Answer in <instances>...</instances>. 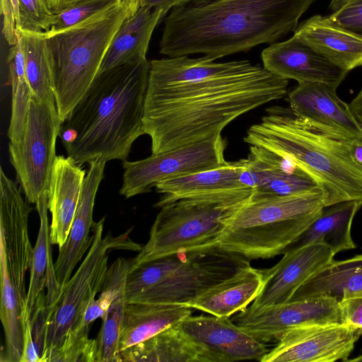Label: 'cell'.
<instances>
[{"mask_svg":"<svg viewBox=\"0 0 362 362\" xmlns=\"http://www.w3.org/2000/svg\"><path fill=\"white\" fill-rule=\"evenodd\" d=\"M288 84L248 60L177 83L148 81L143 122L151 153L221 134L238 117L284 98Z\"/></svg>","mask_w":362,"mask_h":362,"instance_id":"obj_1","label":"cell"},{"mask_svg":"<svg viewBox=\"0 0 362 362\" xmlns=\"http://www.w3.org/2000/svg\"><path fill=\"white\" fill-rule=\"evenodd\" d=\"M316 0H190L165 20L159 52L214 59L272 44L294 32Z\"/></svg>","mask_w":362,"mask_h":362,"instance_id":"obj_2","label":"cell"},{"mask_svg":"<svg viewBox=\"0 0 362 362\" xmlns=\"http://www.w3.org/2000/svg\"><path fill=\"white\" fill-rule=\"evenodd\" d=\"M150 62L100 72L62 122L59 138L68 156L82 165L95 159L127 160L144 131Z\"/></svg>","mask_w":362,"mask_h":362,"instance_id":"obj_3","label":"cell"},{"mask_svg":"<svg viewBox=\"0 0 362 362\" xmlns=\"http://www.w3.org/2000/svg\"><path fill=\"white\" fill-rule=\"evenodd\" d=\"M352 139L281 106L267 108L244 137L250 146L271 151L309 175L322 191L325 206L346 201L362 204V166L351 153Z\"/></svg>","mask_w":362,"mask_h":362,"instance_id":"obj_4","label":"cell"},{"mask_svg":"<svg viewBox=\"0 0 362 362\" xmlns=\"http://www.w3.org/2000/svg\"><path fill=\"white\" fill-rule=\"evenodd\" d=\"M139 6V0H113L103 9L74 25L43 32L55 104L62 122L99 74L122 24Z\"/></svg>","mask_w":362,"mask_h":362,"instance_id":"obj_5","label":"cell"},{"mask_svg":"<svg viewBox=\"0 0 362 362\" xmlns=\"http://www.w3.org/2000/svg\"><path fill=\"white\" fill-rule=\"evenodd\" d=\"M325 207L320 189L250 198L230 218L219 241L223 249L249 259L283 254Z\"/></svg>","mask_w":362,"mask_h":362,"instance_id":"obj_6","label":"cell"},{"mask_svg":"<svg viewBox=\"0 0 362 362\" xmlns=\"http://www.w3.org/2000/svg\"><path fill=\"white\" fill-rule=\"evenodd\" d=\"M248 199L183 198L163 205L130 272L165 255L218 245L230 218Z\"/></svg>","mask_w":362,"mask_h":362,"instance_id":"obj_7","label":"cell"},{"mask_svg":"<svg viewBox=\"0 0 362 362\" xmlns=\"http://www.w3.org/2000/svg\"><path fill=\"white\" fill-rule=\"evenodd\" d=\"M105 217L94 222L93 243L76 272L62 288L55 303L47 332L44 362L57 349L66 335L76 329L89 304L103 289L108 270L112 250L140 251L141 246L129 238L132 228L116 237L108 233L103 236Z\"/></svg>","mask_w":362,"mask_h":362,"instance_id":"obj_8","label":"cell"},{"mask_svg":"<svg viewBox=\"0 0 362 362\" xmlns=\"http://www.w3.org/2000/svg\"><path fill=\"white\" fill-rule=\"evenodd\" d=\"M62 122L55 103L32 95L22 140L8 144L10 162L29 203L36 204L47 192Z\"/></svg>","mask_w":362,"mask_h":362,"instance_id":"obj_9","label":"cell"},{"mask_svg":"<svg viewBox=\"0 0 362 362\" xmlns=\"http://www.w3.org/2000/svg\"><path fill=\"white\" fill-rule=\"evenodd\" d=\"M250 260L218 244L192 250L182 266L129 303L187 306L211 287L250 264Z\"/></svg>","mask_w":362,"mask_h":362,"instance_id":"obj_10","label":"cell"},{"mask_svg":"<svg viewBox=\"0 0 362 362\" xmlns=\"http://www.w3.org/2000/svg\"><path fill=\"white\" fill-rule=\"evenodd\" d=\"M226 141L221 134L146 158L122 162L123 182L119 190L125 198L144 194L163 180L213 168L227 162Z\"/></svg>","mask_w":362,"mask_h":362,"instance_id":"obj_11","label":"cell"},{"mask_svg":"<svg viewBox=\"0 0 362 362\" xmlns=\"http://www.w3.org/2000/svg\"><path fill=\"white\" fill-rule=\"evenodd\" d=\"M233 322L256 339L276 341L286 332L320 324L341 323L339 302L329 296H317L252 310L236 314Z\"/></svg>","mask_w":362,"mask_h":362,"instance_id":"obj_12","label":"cell"},{"mask_svg":"<svg viewBox=\"0 0 362 362\" xmlns=\"http://www.w3.org/2000/svg\"><path fill=\"white\" fill-rule=\"evenodd\" d=\"M361 334L341 323L297 327L283 334L261 362L347 361Z\"/></svg>","mask_w":362,"mask_h":362,"instance_id":"obj_13","label":"cell"},{"mask_svg":"<svg viewBox=\"0 0 362 362\" xmlns=\"http://www.w3.org/2000/svg\"><path fill=\"white\" fill-rule=\"evenodd\" d=\"M177 327L197 347L203 362L261 361L269 351L229 317L190 315Z\"/></svg>","mask_w":362,"mask_h":362,"instance_id":"obj_14","label":"cell"},{"mask_svg":"<svg viewBox=\"0 0 362 362\" xmlns=\"http://www.w3.org/2000/svg\"><path fill=\"white\" fill-rule=\"evenodd\" d=\"M28 202L17 184L1 168L0 246L4 251L9 277L24 305L25 274L30 269L33 252L28 232L32 208Z\"/></svg>","mask_w":362,"mask_h":362,"instance_id":"obj_15","label":"cell"},{"mask_svg":"<svg viewBox=\"0 0 362 362\" xmlns=\"http://www.w3.org/2000/svg\"><path fill=\"white\" fill-rule=\"evenodd\" d=\"M274 266L263 269L261 291L248 308L252 310L289 301L314 274L329 264L335 255L327 246L310 244L284 252Z\"/></svg>","mask_w":362,"mask_h":362,"instance_id":"obj_16","label":"cell"},{"mask_svg":"<svg viewBox=\"0 0 362 362\" xmlns=\"http://www.w3.org/2000/svg\"><path fill=\"white\" fill-rule=\"evenodd\" d=\"M261 59L268 71L298 83H320L337 89L348 73L294 35L270 44L262 50Z\"/></svg>","mask_w":362,"mask_h":362,"instance_id":"obj_17","label":"cell"},{"mask_svg":"<svg viewBox=\"0 0 362 362\" xmlns=\"http://www.w3.org/2000/svg\"><path fill=\"white\" fill-rule=\"evenodd\" d=\"M246 158L194 173L158 182L155 188L163 194L156 207L183 198L248 199L252 191L239 181Z\"/></svg>","mask_w":362,"mask_h":362,"instance_id":"obj_18","label":"cell"},{"mask_svg":"<svg viewBox=\"0 0 362 362\" xmlns=\"http://www.w3.org/2000/svg\"><path fill=\"white\" fill-rule=\"evenodd\" d=\"M107 161L95 159L89 163L78 206L66 243L59 247L54 263V274L61 290L66 286L76 265L90 249L93 235H90L94 223L93 208L96 194L104 177Z\"/></svg>","mask_w":362,"mask_h":362,"instance_id":"obj_19","label":"cell"},{"mask_svg":"<svg viewBox=\"0 0 362 362\" xmlns=\"http://www.w3.org/2000/svg\"><path fill=\"white\" fill-rule=\"evenodd\" d=\"M290 108L303 119L349 138L362 140V127L337 89L320 83H299L288 95Z\"/></svg>","mask_w":362,"mask_h":362,"instance_id":"obj_20","label":"cell"},{"mask_svg":"<svg viewBox=\"0 0 362 362\" xmlns=\"http://www.w3.org/2000/svg\"><path fill=\"white\" fill-rule=\"evenodd\" d=\"M86 175V171L70 156L56 157L47 193L51 241L59 247L69 234Z\"/></svg>","mask_w":362,"mask_h":362,"instance_id":"obj_21","label":"cell"},{"mask_svg":"<svg viewBox=\"0 0 362 362\" xmlns=\"http://www.w3.org/2000/svg\"><path fill=\"white\" fill-rule=\"evenodd\" d=\"M293 35L347 72L362 66V36L329 16H313L298 25Z\"/></svg>","mask_w":362,"mask_h":362,"instance_id":"obj_22","label":"cell"},{"mask_svg":"<svg viewBox=\"0 0 362 362\" xmlns=\"http://www.w3.org/2000/svg\"><path fill=\"white\" fill-rule=\"evenodd\" d=\"M264 281L263 270L249 264L211 287L187 306L214 316L230 317L253 302Z\"/></svg>","mask_w":362,"mask_h":362,"instance_id":"obj_23","label":"cell"},{"mask_svg":"<svg viewBox=\"0 0 362 362\" xmlns=\"http://www.w3.org/2000/svg\"><path fill=\"white\" fill-rule=\"evenodd\" d=\"M165 16L160 9L140 6L137 11L120 26L105 55L100 72L147 60L146 54L153 33Z\"/></svg>","mask_w":362,"mask_h":362,"instance_id":"obj_24","label":"cell"},{"mask_svg":"<svg viewBox=\"0 0 362 362\" xmlns=\"http://www.w3.org/2000/svg\"><path fill=\"white\" fill-rule=\"evenodd\" d=\"M192 309L185 305L126 303L120 337V351L179 325L192 315Z\"/></svg>","mask_w":362,"mask_h":362,"instance_id":"obj_25","label":"cell"},{"mask_svg":"<svg viewBox=\"0 0 362 362\" xmlns=\"http://www.w3.org/2000/svg\"><path fill=\"white\" fill-rule=\"evenodd\" d=\"M361 206L358 202L346 201L324 207L317 218L284 252L310 244L324 245L334 255L354 249L351 227Z\"/></svg>","mask_w":362,"mask_h":362,"instance_id":"obj_26","label":"cell"},{"mask_svg":"<svg viewBox=\"0 0 362 362\" xmlns=\"http://www.w3.org/2000/svg\"><path fill=\"white\" fill-rule=\"evenodd\" d=\"M35 205L40 218V228L30 267V282L24 309L25 322L30 321L36 300L45 287L47 291V303H55L62 292L56 280L52 261L47 193L41 196Z\"/></svg>","mask_w":362,"mask_h":362,"instance_id":"obj_27","label":"cell"},{"mask_svg":"<svg viewBox=\"0 0 362 362\" xmlns=\"http://www.w3.org/2000/svg\"><path fill=\"white\" fill-rule=\"evenodd\" d=\"M361 295L362 253L343 260L333 259L310 277L291 300L325 296L340 302Z\"/></svg>","mask_w":362,"mask_h":362,"instance_id":"obj_28","label":"cell"},{"mask_svg":"<svg viewBox=\"0 0 362 362\" xmlns=\"http://www.w3.org/2000/svg\"><path fill=\"white\" fill-rule=\"evenodd\" d=\"M121 356L124 362H203L197 347L177 325L121 351Z\"/></svg>","mask_w":362,"mask_h":362,"instance_id":"obj_29","label":"cell"},{"mask_svg":"<svg viewBox=\"0 0 362 362\" xmlns=\"http://www.w3.org/2000/svg\"><path fill=\"white\" fill-rule=\"evenodd\" d=\"M0 317L5 335L2 361L21 362L23 352L25 320V305L13 285L7 269L4 251L0 246Z\"/></svg>","mask_w":362,"mask_h":362,"instance_id":"obj_30","label":"cell"},{"mask_svg":"<svg viewBox=\"0 0 362 362\" xmlns=\"http://www.w3.org/2000/svg\"><path fill=\"white\" fill-rule=\"evenodd\" d=\"M17 32L25 50L26 77L33 95L40 100L55 103L49 53L43 32L18 28Z\"/></svg>","mask_w":362,"mask_h":362,"instance_id":"obj_31","label":"cell"},{"mask_svg":"<svg viewBox=\"0 0 362 362\" xmlns=\"http://www.w3.org/2000/svg\"><path fill=\"white\" fill-rule=\"evenodd\" d=\"M192 251L165 255L146 262L129 272L124 291L126 302H131L139 295L167 278L187 262Z\"/></svg>","mask_w":362,"mask_h":362,"instance_id":"obj_32","label":"cell"},{"mask_svg":"<svg viewBox=\"0 0 362 362\" xmlns=\"http://www.w3.org/2000/svg\"><path fill=\"white\" fill-rule=\"evenodd\" d=\"M317 189L320 188L309 175L283 158L273 169L269 180L254 189L250 198L287 196Z\"/></svg>","mask_w":362,"mask_h":362,"instance_id":"obj_33","label":"cell"},{"mask_svg":"<svg viewBox=\"0 0 362 362\" xmlns=\"http://www.w3.org/2000/svg\"><path fill=\"white\" fill-rule=\"evenodd\" d=\"M55 303H47L43 291L38 296L30 321L25 324L21 362H44L48 327Z\"/></svg>","mask_w":362,"mask_h":362,"instance_id":"obj_34","label":"cell"},{"mask_svg":"<svg viewBox=\"0 0 362 362\" xmlns=\"http://www.w3.org/2000/svg\"><path fill=\"white\" fill-rule=\"evenodd\" d=\"M124 293L111 305L95 339L96 362H122L120 337L126 305Z\"/></svg>","mask_w":362,"mask_h":362,"instance_id":"obj_35","label":"cell"},{"mask_svg":"<svg viewBox=\"0 0 362 362\" xmlns=\"http://www.w3.org/2000/svg\"><path fill=\"white\" fill-rule=\"evenodd\" d=\"M132 264V259L119 257L109 267L100 295L91 301L85 312L89 321L103 320L115 299L124 293Z\"/></svg>","mask_w":362,"mask_h":362,"instance_id":"obj_36","label":"cell"},{"mask_svg":"<svg viewBox=\"0 0 362 362\" xmlns=\"http://www.w3.org/2000/svg\"><path fill=\"white\" fill-rule=\"evenodd\" d=\"M89 331L90 326H86L69 332L45 362H96L95 339H89Z\"/></svg>","mask_w":362,"mask_h":362,"instance_id":"obj_37","label":"cell"},{"mask_svg":"<svg viewBox=\"0 0 362 362\" xmlns=\"http://www.w3.org/2000/svg\"><path fill=\"white\" fill-rule=\"evenodd\" d=\"M11 86V114L7 136L11 144H18L25 129L32 91L26 76L8 74Z\"/></svg>","mask_w":362,"mask_h":362,"instance_id":"obj_38","label":"cell"},{"mask_svg":"<svg viewBox=\"0 0 362 362\" xmlns=\"http://www.w3.org/2000/svg\"><path fill=\"white\" fill-rule=\"evenodd\" d=\"M56 13L47 0H19V21L17 28L33 32L49 30L55 23Z\"/></svg>","mask_w":362,"mask_h":362,"instance_id":"obj_39","label":"cell"},{"mask_svg":"<svg viewBox=\"0 0 362 362\" xmlns=\"http://www.w3.org/2000/svg\"><path fill=\"white\" fill-rule=\"evenodd\" d=\"M112 1L87 0L69 6L56 13L55 23L50 30H57L74 25L103 9Z\"/></svg>","mask_w":362,"mask_h":362,"instance_id":"obj_40","label":"cell"},{"mask_svg":"<svg viewBox=\"0 0 362 362\" xmlns=\"http://www.w3.org/2000/svg\"><path fill=\"white\" fill-rule=\"evenodd\" d=\"M328 16L337 24L362 36V0H351Z\"/></svg>","mask_w":362,"mask_h":362,"instance_id":"obj_41","label":"cell"},{"mask_svg":"<svg viewBox=\"0 0 362 362\" xmlns=\"http://www.w3.org/2000/svg\"><path fill=\"white\" fill-rule=\"evenodd\" d=\"M341 324L362 330V295L339 302Z\"/></svg>","mask_w":362,"mask_h":362,"instance_id":"obj_42","label":"cell"},{"mask_svg":"<svg viewBox=\"0 0 362 362\" xmlns=\"http://www.w3.org/2000/svg\"><path fill=\"white\" fill-rule=\"evenodd\" d=\"M3 20L2 33L8 44L14 45L18 40L17 18L11 0H0Z\"/></svg>","mask_w":362,"mask_h":362,"instance_id":"obj_43","label":"cell"},{"mask_svg":"<svg viewBox=\"0 0 362 362\" xmlns=\"http://www.w3.org/2000/svg\"><path fill=\"white\" fill-rule=\"evenodd\" d=\"M190 0H139L141 6H146L152 8H158L163 11L165 16L172 9Z\"/></svg>","mask_w":362,"mask_h":362,"instance_id":"obj_44","label":"cell"},{"mask_svg":"<svg viewBox=\"0 0 362 362\" xmlns=\"http://www.w3.org/2000/svg\"><path fill=\"white\" fill-rule=\"evenodd\" d=\"M350 108L362 127V88L349 104Z\"/></svg>","mask_w":362,"mask_h":362,"instance_id":"obj_45","label":"cell"},{"mask_svg":"<svg viewBox=\"0 0 362 362\" xmlns=\"http://www.w3.org/2000/svg\"><path fill=\"white\" fill-rule=\"evenodd\" d=\"M50 9L55 13L71 6L78 2L87 0H47Z\"/></svg>","mask_w":362,"mask_h":362,"instance_id":"obj_46","label":"cell"},{"mask_svg":"<svg viewBox=\"0 0 362 362\" xmlns=\"http://www.w3.org/2000/svg\"><path fill=\"white\" fill-rule=\"evenodd\" d=\"M351 151L355 160L362 166V140L353 139L351 141Z\"/></svg>","mask_w":362,"mask_h":362,"instance_id":"obj_47","label":"cell"},{"mask_svg":"<svg viewBox=\"0 0 362 362\" xmlns=\"http://www.w3.org/2000/svg\"><path fill=\"white\" fill-rule=\"evenodd\" d=\"M351 0H331L329 8L332 12H334L345 6Z\"/></svg>","mask_w":362,"mask_h":362,"instance_id":"obj_48","label":"cell"},{"mask_svg":"<svg viewBox=\"0 0 362 362\" xmlns=\"http://www.w3.org/2000/svg\"><path fill=\"white\" fill-rule=\"evenodd\" d=\"M17 18V26L19 21V0H11Z\"/></svg>","mask_w":362,"mask_h":362,"instance_id":"obj_49","label":"cell"},{"mask_svg":"<svg viewBox=\"0 0 362 362\" xmlns=\"http://www.w3.org/2000/svg\"><path fill=\"white\" fill-rule=\"evenodd\" d=\"M349 362H362V354H359L358 356L354 357V358L348 359Z\"/></svg>","mask_w":362,"mask_h":362,"instance_id":"obj_50","label":"cell"},{"mask_svg":"<svg viewBox=\"0 0 362 362\" xmlns=\"http://www.w3.org/2000/svg\"><path fill=\"white\" fill-rule=\"evenodd\" d=\"M131 1H136V0H131Z\"/></svg>","mask_w":362,"mask_h":362,"instance_id":"obj_51","label":"cell"}]
</instances>
